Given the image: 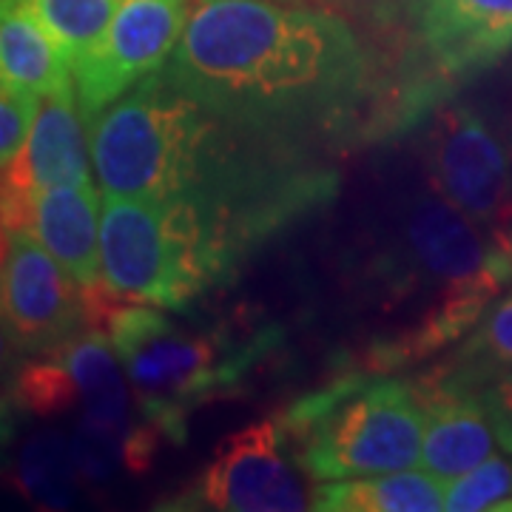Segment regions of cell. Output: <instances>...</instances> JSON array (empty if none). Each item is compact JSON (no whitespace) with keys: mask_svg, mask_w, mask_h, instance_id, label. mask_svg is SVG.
Masks as SVG:
<instances>
[{"mask_svg":"<svg viewBox=\"0 0 512 512\" xmlns=\"http://www.w3.org/2000/svg\"><path fill=\"white\" fill-rule=\"evenodd\" d=\"M163 74L222 126L288 137L350 114L367 57L348 18L296 0H191Z\"/></svg>","mask_w":512,"mask_h":512,"instance_id":"1","label":"cell"},{"mask_svg":"<svg viewBox=\"0 0 512 512\" xmlns=\"http://www.w3.org/2000/svg\"><path fill=\"white\" fill-rule=\"evenodd\" d=\"M245 239L234 214L205 194H103V288L120 302L183 311L231 271Z\"/></svg>","mask_w":512,"mask_h":512,"instance_id":"2","label":"cell"},{"mask_svg":"<svg viewBox=\"0 0 512 512\" xmlns=\"http://www.w3.org/2000/svg\"><path fill=\"white\" fill-rule=\"evenodd\" d=\"M220 120L180 92L163 69L143 77L92 120V163L106 194L188 197L231 171L217 151Z\"/></svg>","mask_w":512,"mask_h":512,"instance_id":"3","label":"cell"},{"mask_svg":"<svg viewBox=\"0 0 512 512\" xmlns=\"http://www.w3.org/2000/svg\"><path fill=\"white\" fill-rule=\"evenodd\" d=\"M299 467L313 481L382 476L419 467L424 407L402 382L333 387L291 413Z\"/></svg>","mask_w":512,"mask_h":512,"instance_id":"4","label":"cell"},{"mask_svg":"<svg viewBox=\"0 0 512 512\" xmlns=\"http://www.w3.org/2000/svg\"><path fill=\"white\" fill-rule=\"evenodd\" d=\"M103 330L140 410L168 436L183 439L188 410L231 379L214 339L188 333L154 305H114Z\"/></svg>","mask_w":512,"mask_h":512,"instance_id":"5","label":"cell"},{"mask_svg":"<svg viewBox=\"0 0 512 512\" xmlns=\"http://www.w3.org/2000/svg\"><path fill=\"white\" fill-rule=\"evenodd\" d=\"M188 3L191 0H120L97 49L72 66L77 100L89 123L168 63L183 35Z\"/></svg>","mask_w":512,"mask_h":512,"instance_id":"6","label":"cell"},{"mask_svg":"<svg viewBox=\"0 0 512 512\" xmlns=\"http://www.w3.org/2000/svg\"><path fill=\"white\" fill-rule=\"evenodd\" d=\"M282 444L285 433L276 421L248 424L222 441L191 493L174 507L222 512H296L311 507V495Z\"/></svg>","mask_w":512,"mask_h":512,"instance_id":"7","label":"cell"},{"mask_svg":"<svg viewBox=\"0 0 512 512\" xmlns=\"http://www.w3.org/2000/svg\"><path fill=\"white\" fill-rule=\"evenodd\" d=\"M430 171L441 200L512 242L510 151L470 109L441 111L430 134Z\"/></svg>","mask_w":512,"mask_h":512,"instance_id":"8","label":"cell"},{"mask_svg":"<svg viewBox=\"0 0 512 512\" xmlns=\"http://www.w3.org/2000/svg\"><path fill=\"white\" fill-rule=\"evenodd\" d=\"M89 319L80 285L43 242L26 231H6L3 254V333L20 353L57 350Z\"/></svg>","mask_w":512,"mask_h":512,"instance_id":"9","label":"cell"},{"mask_svg":"<svg viewBox=\"0 0 512 512\" xmlns=\"http://www.w3.org/2000/svg\"><path fill=\"white\" fill-rule=\"evenodd\" d=\"M83 109L74 80L43 97L32 137L18 160L6 165L3 185V225L18 231L32 225V197L40 188L89 180L92 137L83 128Z\"/></svg>","mask_w":512,"mask_h":512,"instance_id":"10","label":"cell"},{"mask_svg":"<svg viewBox=\"0 0 512 512\" xmlns=\"http://www.w3.org/2000/svg\"><path fill=\"white\" fill-rule=\"evenodd\" d=\"M424 52L447 74H467L512 49V0H404Z\"/></svg>","mask_w":512,"mask_h":512,"instance_id":"11","label":"cell"},{"mask_svg":"<svg viewBox=\"0 0 512 512\" xmlns=\"http://www.w3.org/2000/svg\"><path fill=\"white\" fill-rule=\"evenodd\" d=\"M100 222H103V202L92 177L40 188L32 197L29 231L86 291L103 285Z\"/></svg>","mask_w":512,"mask_h":512,"instance_id":"12","label":"cell"},{"mask_svg":"<svg viewBox=\"0 0 512 512\" xmlns=\"http://www.w3.org/2000/svg\"><path fill=\"white\" fill-rule=\"evenodd\" d=\"M424 407V439L419 467L450 484L493 456L495 430L481 396L467 390L433 387L419 393Z\"/></svg>","mask_w":512,"mask_h":512,"instance_id":"13","label":"cell"},{"mask_svg":"<svg viewBox=\"0 0 512 512\" xmlns=\"http://www.w3.org/2000/svg\"><path fill=\"white\" fill-rule=\"evenodd\" d=\"M311 510L319 512H439L444 484L421 467L382 476L319 481L311 493Z\"/></svg>","mask_w":512,"mask_h":512,"instance_id":"14","label":"cell"},{"mask_svg":"<svg viewBox=\"0 0 512 512\" xmlns=\"http://www.w3.org/2000/svg\"><path fill=\"white\" fill-rule=\"evenodd\" d=\"M0 66L3 80L32 89L40 97L66 86L72 66L26 0H3L0 18Z\"/></svg>","mask_w":512,"mask_h":512,"instance_id":"15","label":"cell"},{"mask_svg":"<svg viewBox=\"0 0 512 512\" xmlns=\"http://www.w3.org/2000/svg\"><path fill=\"white\" fill-rule=\"evenodd\" d=\"M60 362L72 370L80 402L86 410V427L106 433V436H120L126 430V407L128 393L120 367H117V353L111 348L109 336L92 333L77 342H66L57 348Z\"/></svg>","mask_w":512,"mask_h":512,"instance_id":"16","label":"cell"},{"mask_svg":"<svg viewBox=\"0 0 512 512\" xmlns=\"http://www.w3.org/2000/svg\"><path fill=\"white\" fill-rule=\"evenodd\" d=\"M512 367V293L495 302L487 316L478 322V328L467 336V342L458 350L456 362L444 376L450 390H470V387H490Z\"/></svg>","mask_w":512,"mask_h":512,"instance_id":"17","label":"cell"},{"mask_svg":"<svg viewBox=\"0 0 512 512\" xmlns=\"http://www.w3.org/2000/svg\"><path fill=\"white\" fill-rule=\"evenodd\" d=\"M52 35L69 66L92 55L103 40L120 0H26Z\"/></svg>","mask_w":512,"mask_h":512,"instance_id":"18","label":"cell"},{"mask_svg":"<svg viewBox=\"0 0 512 512\" xmlns=\"http://www.w3.org/2000/svg\"><path fill=\"white\" fill-rule=\"evenodd\" d=\"M512 495V464L507 458L490 456L470 473L444 484V510L476 512L498 510L504 498Z\"/></svg>","mask_w":512,"mask_h":512,"instance_id":"19","label":"cell"},{"mask_svg":"<svg viewBox=\"0 0 512 512\" xmlns=\"http://www.w3.org/2000/svg\"><path fill=\"white\" fill-rule=\"evenodd\" d=\"M43 97L26 86L3 80L0 92V165H12L32 137Z\"/></svg>","mask_w":512,"mask_h":512,"instance_id":"20","label":"cell"},{"mask_svg":"<svg viewBox=\"0 0 512 512\" xmlns=\"http://www.w3.org/2000/svg\"><path fill=\"white\" fill-rule=\"evenodd\" d=\"M20 396L26 404L37 410V413H52V410H66L69 404L80 402V390L74 382L72 370L55 359L40 362V365L29 367L20 379Z\"/></svg>","mask_w":512,"mask_h":512,"instance_id":"21","label":"cell"},{"mask_svg":"<svg viewBox=\"0 0 512 512\" xmlns=\"http://www.w3.org/2000/svg\"><path fill=\"white\" fill-rule=\"evenodd\" d=\"M481 402L487 407V416H490L498 444L507 453H512V367L484 390Z\"/></svg>","mask_w":512,"mask_h":512,"instance_id":"22","label":"cell"},{"mask_svg":"<svg viewBox=\"0 0 512 512\" xmlns=\"http://www.w3.org/2000/svg\"><path fill=\"white\" fill-rule=\"evenodd\" d=\"M296 3L316 6V9H325V12L342 15V18H348V20L384 18V15L396 6V0H296Z\"/></svg>","mask_w":512,"mask_h":512,"instance_id":"23","label":"cell"}]
</instances>
